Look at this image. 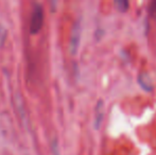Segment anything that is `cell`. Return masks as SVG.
I'll return each instance as SVG.
<instances>
[{
  "label": "cell",
  "mask_w": 156,
  "mask_h": 155,
  "mask_svg": "<svg viewBox=\"0 0 156 155\" xmlns=\"http://www.w3.org/2000/svg\"><path fill=\"white\" fill-rule=\"evenodd\" d=\"M44 25V8L41 3L36 2L33 5L31 19H30V32L32 34L38 33Z\"/></svg>",
  "instance_id": "cell-1"
},
{
  "label": "cell",
  "mask_w": 156,
  "mask_h": 155,
  "mask_svg": "<svg viewBox=\"0 0 156 155\" xmlns=\"http://www.w3.org/2000/svg\"><path fill=\"white\" fill-rule=\"evenodd\" d=\"M81 33H82V26H81V20L76 19V23H73V27L71 30V35H70L69 41V51L71 54H76L80 46L81 41Z\"/></svg>",
  "instance_id": "cell-2"
},
{
  "label": "cell",
  "mask_w": 156,
  "mask_h": 155,
  "mask_svg": "<svg viewBox=\"0 0 156 155\" xmlns=\"http://www.w3.org/2000/svg\"><path fill=\"white\" fill-rule=\"evenodd\" d=\"M138 83L139 85L144 89L146 91H152L153 90V84L151 82V79L147 72H140L138 75Z\"/></svg>",
  "instance_id": "cell-3"
},
{
  "label": "cell",
  "mask_w": 156,
  "mask_h": 155,
  "mask_svg": "<svg viewBox=\"0 0 156 155\" xmlns=\"http://www.w3.org/2000/svg\"><path fill=\"white\" fill-rule=\"evenodd\" d=\"M103 101L102 100H99L98 103H97L96 106V116H94V129L98 130L100 128L101 123H102L103 120Z\"/></svg>",
  "instance_id": "cell-4"
},
{
  "label": "cell",
  "mask_w": 156,
  "mask_h": 155,
  "mask_svg": "<svg viewBox=\"0 0 156 155\" xmlns=\"http://www.w3.org/2000/svg\"><path fill=\"white\" fill-rule=\"evenodd\" d=\"M115 6L120 12H126L129 6V2L127 1V0H116Z\"/></svg>",
  "instance_id": "cell-5"
},
{
  "label": "cell",
  "mask_w": 156,
  "mask_h": 155,
  "mask_svg": "<svg viewBox=\"0 0 156 155\" xmlns=\"http://www.w3.org/2000/svg\"><path fill=\"white\" fill-rule=\"evenodd\" d=\"M6 36H8V30L3 25H0V48L5 43Z\"/></svg>",
  "instance_id": "cell-6"
},
{
  "label": "cell",
  "mask_w": 156,
  "mask_h": 155,
  "mask_svg": "<svg viewBox=\"0 0 156 155\" xmlns=\"http://www.w3.org/2000/svg\"><path fill=\"white\" fill-rule=\"evenodd\" d=\"M148 12H149V14H150V16L152 17V18L156 19V0H154V1H152V2H150V3H149Z\"/></svg>",
  "instance_id": "cell-7"
},
{
  "label": "cell",
  "mask_w": 156,
  "mask_h": 155,
  "mask_svg": "<svg viewBox=\"0 0 156 155\" xmlns=\"http://www.w3.org/2000/svg\"><path fill=\"white\" fill-rule=\"evenodd\" d=\"M51 151L53 155H61L60 154V149H58V139L53 138L51 140Z\"/></svg>",
  "instance_id": "cell-8"
}]
</instances>
